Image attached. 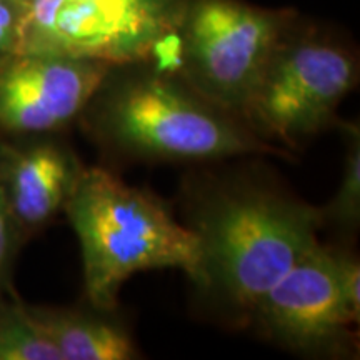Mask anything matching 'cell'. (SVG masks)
<instances>
[{
    "label": "cell",
    "mask_w": 360,
    "mask_h": 360,
    "mask_svg": "<svg viewBox=\"0 0 360 360\" xmlns=\"http://www.w3.org/2000/svg\"><path fill=\"white\" fill-rule=\"evenodd\" d=\"M188 209L186 225L200 245L197 287L244 321L319 244L317 232L323 225L321 207L254 180L204 188Z\"/></svg>",
    "instance_id": "1"
},
{
    "label": "cell",
    "mask_w": 360,
    "mask_h": 360,
    "mask_svg": "<svg viewBox=\"0 0 360 360\" xmlns=\"http://www.w3.org/2000/svg\"><path fill=\"white\" fill-rule=\"evenodd\" d=\"M146 64L110 67L80 114L101 146L142 160L289 155L262 141L240 117L197 94L175 70Z\"/></svg>",
    "instance_id": "2"
},
{
    "label": "cell",
    "mask_w": 360,
    "mask_h": 360,
    "mask_svg": "<svg viewBox=\"0 0 360 360\" xmlns=\"http://www.w3.org/2000/svg\"><path fill=\"white\" fill-rule=\"evenodd\" d=\"M64 210L77 233L94 309L114 312L122 283L143 270L179 269L199 283V238L155 193L84 167Z\"/></svg>",
    "instance_id": "3"
},
{
    "label": "cell",
    "mask_w": 360,
    "mask_h": 360,
    "mask_svg": "<svg viewBox=\"0 0 360 360\" xmlns=\"http://www.w3.org/2000/svg\"><path fill=\"white\" fill-rule=\"evenodd\" d=\"M292 22L290 12L244 0H186L175 72L207 101L240 117Z\"/></svg>",
    "instance_id": "4"
},
{
    "label": "cell",
    "mask_w": 360,
    "mask_h": 360,
    "mask_svg": "<svg viewBox=\"0 0 360 360\" xmlns=\"http://www.w3.org/2000/svg\"><path fill=\"white\" fill-rule=\"evenodd\" d=\"M359 64L344 45L294 30L282 39L247 98L240 119L274 146L299 148L332 125L355 89Z\"/></svg>",
    "instance_id": "5"
},
{
    "label": "cell",
    "mask_w": 360,
    "mask_h": 360,
    "mask_svg": "<svg viewBox=\"0 0 360 360\" xmlns=\"http://www.w3.org/2000/svg\"><path fill=\"white\" fill-rule=\"evenodd\" d=\"M186 0H27L15 51L109 65L148 62L175 37ZM13 51V52H15Z\"/></svg>",
    "instance_id": "6"
},
{
    "label": "cell",
    "mask_w": 360,
    "mask_h": 360,
    "mask_svg": "<svg viewBox=\"0 0 360 360\" xmlns=\"http://www.w3.org/2000/svg\"><path fill=\"white\" fill-rule=\"evenodd\" d=\"M250 322L267 339L310 357L354 352L359 326L337 282L334 250L315 244L252 310Z\"/></svg>",
    "instance_id": "7"
},
{
    "label": "cell",
    "mask_w": 360,
    "mask_h": 360,
    "mask_svg": "<svg viewBox=\"0 0 360 360\" xmlns=\"http://www.w3.org/2000/svg\"><path fill=\"white\" fill-rule=\"evenodd\" d=\"M109 64L44 52L0 58V139L39 137L82 114Z\"/></svg>",
    "instance_id": "8"
},
{
    "label": "cell",
    "mask_w": 360,
    "mask_h": 360,
    "mask_svg": "<svg viewBox=\"0 0 360 360\" xmlns=\"http://www.w3.org/2000/svg\"><path fill=\"white\" fill-rule=\"evenodd\" d=\"M84 167L64 143L34 141L0 157V184L24 236L47 225L65 209Z\"/></svg>",
    "instance_id": "9"
},
{
    "label": "cell",
    "mask_w": 360,
    "mask_h": 360,
    "mask_svg": "<svg viewBox=\"0 0 360 360\" xmlns=\"http://www.w3.org/2000/svg\"><path fill=\"white\" fill-rule=\"evenodd\" d=\"M47 339L60 352L62 360H132L139 350L122 323L112 312L77 309H53L27 305Z\"/></svg>",
    "instance_id": "10"
},
{
    "label": "cell",
    "mask_w": 360,
    "mask_h": 360,
    "mask_svg": "<svg viewBox=\"0 0 360 360\" xmlns=\"http://www.w3.org/2000/svg\"><path fill=\"white\" fill-rule=\"evenodd\" d=\"M0 360H62L13 289L0 292Z\"/></svg>",
    "instance_id": "11"
},
{
    "label": "cell",
    "mask_w": 360,
    "mask_h": 360,
    "mask_svg": "<svg viewBox=\"0 0 360 360\" xmlns=\"http://www.w3.org/2000/svg\"><path fill=\"white\" fill-rule=\"evenodd\" d=\"M347 130V155L344 175L335 197L321 209L323 224L332 222L342 231H355L360 222V135L359 127L340 122Z\"/></svg>",
    "instance_id": "12"
},
{
    "label": "cell",
    "mask_w": 360,
    "mask_h": 360,
    "mask_svg": "<svg viewBox=\"0 0 360 360\" xmlns=\"http://www.w3.org/2000/svg\"><path fill=\"white\" fill-rule=\"evenodd\" d=\"M24 237V232L13 219L0 184V292L13 289L12 267Z\"/></svg>",
    "instance_id": "13"
},
{
    "label": "cell",
    "mask_w": 360,
    "mask_h": 360,
    "mask_svg": "<svg viewBox=\"0 0 360 360\" xmlns=\"http://www.w3.org/2000/svg\"><path fill=\"white\" fill-rule=\"evenodd\" d=\"M334 264L337 282H339L345 302L352 310L354 317L360 321V264L350 252L334 249Z\"/></svg>",
    "instance_id": "14"
},
{
    "label": "cell",
    "mask_w": 360,
    "mask_h": 360,
    "mask_svg": "<svg viewBox=\"0 0 360 360\" xmlns=\"http://www.w3.org/2000/svg\"><path fill=\"white\" fill-rule=\"evenodd\" d=\"M19 4L0 0V58L15 51L20 24Z\"/></svg>",
    "instance_id": "15"
},
{
    "label": "cell",
    "mask_w": 360,
    "mask_h": 360,
    "mask_svg": "<svg viewBox=\"0 0 360 360\" xmlns=\"http://www.w3.org/2000/svg\"><path fill=\"white\" fill-rule=\"evenodd\" d=\"M8 147H11V143L4 141V139H0V157L6 154V152L8 150Z\"/></svg>",
    "instance_id": "16"
},
{
    "label": "cell",
    "mask_w": 360,
    "mask_h": 360,
    "mask_svg": "<svg viewBox=\"0 0 360 360\" xmlns=\"http://www.w3.org/2000/svg\"><path fill=\"white\" fill-rule=\"evenodd\" d=\"M8 2H13V4H19V6H22V4H25L27 0H8Z\"/></svg>",
    "instance_id": "17"
}]
</instances>
